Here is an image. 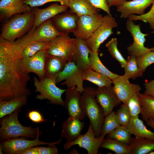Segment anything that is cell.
<instances>
[{"instance_id":"7402d4cb","label":"cell","mask_w":154,"mask_h":154,"mask_svg":"<svg viewBox=\"0 0 154 154\" xmlns=\"http://www.w3.org/2000/svg\"><path fill=\"white\" fill-rule=\"evenodd\" d=\"M81 121L69 117L62 124L61 137L65 138L68 142L76 139L81 135V132L84 126V121Z\"/></svg>"},{"instance_id":"5b68a950","label":"cell","mask_w":154,"mask_h":154,"mask_svg":"<svg viewBox=\"0 0 154 154\" xmlns=\"http://www.w3.org/2000/svg\"><path fill=\"white\" fill-rule=\"evenodd\" d=\"M33 80L35 92L39 93L36 96L37 99H47L49 101L50 104L64 106V102L62 95L66 89H61L57 87L56 85V79L44 77L38 79L34 77Z\"/></svg>"},{"instance_id":"ab89813d","label":"cell","mask_w":154,"mask_h":154,"mask_svg":"<svg viewBox=\"0 0 154 154\" xmlns=\"http://www.w3.org/2000/svg\"><path fill=\"white\" fill-rule=\"evenodd\" d=\"M130 19L132 21L141 20L145 23H148L151 28L154 30V0L150 10L141 15H131Z\"/></svg>"},{"instance_id":"f907efd6","label":"cell","mask_w":154,"mask_h":154,"mask_svg":"<svg viewBox=\"0 0 154 154\" xmlns=\"http://www.w3.org/2000/svg\"><path fill=\"white\" fill-rule=\"evenodd\" d=\"M32 148V147H31ZM31 150H32V154H33V153H32V149H31Z\"/></svg>"},{"instance_id":"4316f807","label":"cell","mask_w":154,"mask_h":154,"mask_svg":"<svg viewBox=\"0 0 154 154\" xmlns=\"http://www.w3.org/2000/svg\"><path fill=\"white\" fill-rule=\"evenodd\" d=\"M27 96L15 97L8 100L0 101V119L21 109L27 102Z\"/></svg>"},{"instance_id":"d4e9b609","label":"cell","mask_w":154,"mask_h":154,"mask_svg":"<svg viewBox=\"0 0 154 154\" xmlns=\"http://www.w3.org/2000/svg\"><path fill=\"white\" fill-rule=\"evenodd\" d=\"M131 135L138 138H145L154 140V132L148 129L138 116L131 117L126 125Z\"/></svg>"},{"instance_id":"277c9868","label":"cell","mask_w":154,"mask_h":154,"mask_svg":"<svg viewBox=\"0 0 154 154\" xmlns=\"http://www.w3.org/2000/svg\"><path fill=\"white\" fill-rule=\"evenodd\" d=\"M96 89L85 88L81 95V103L85 116L89 119L96 137L101 135L105 117L102 109L97 102L95 95Z\"/></svg>"},{"instance_id":"6da1fadb","label":"cell","mask_w":154,"mask_h":154,"mask_svg":"<svg viewBox=\"0 0 154 154\" xmlns=\"http://www.w3.org/2000/svg\"><path fill=\"white\" fill-rule=\"evenodd\" d=\"M21 53L0 42V101L31 94L27 86L29 74L24 71L19 64Z\"/></svg>"},{"instance_id":"83f0119b","label":"cell","mask_w":154,"mask_h":154,"mask_svg":"<svg viewBox=\"0 0 154 154\" xmlns=\"http://www.w3.org/2000/svg\"><path fill=\"white\" fill-rule=\"evenodd\" d=\"M71 11L79 17L99 13V10L88 0H69L68 5Z\"/></svg>"},{"instance_id":"484cf974","label":"cell","mask_w":154,"mask_h":154,"mask_svg":"<svg viewBox=\"0 0 154 154\" xmlns=\"http://www.w3.org/2000/svg\"><path fill=\"white\" fill-rule=\"evenodd\" d=\"M154 151V140L135 137L128 145V154H148Z\"/></svg>"},{"instance_id":"60d3db41","label":"cell","mask_w":154,"mask_h":154,"mask_svg":"<svg viewBox=\"0 0 154 154\" xmlns=\"http://www.w3.org/2000/svg\"><path fill=\"white\" fill-rule=\"evenodd\" d=\"M116 113L121 125L126 126L131 117L127 106L123 104H121Z\"/></svg>"},{"instance_id":"e0dca14e","label":"cell","mask_w":154,"mask_h":154,"mask_svg":"<svg viewBox=\"0 0 154 154\" xmlns=\"http://www.w3.org/2000/svg\"><path fill=\"white\" fill-rule=\"evenodd\" d=\"M79 17L70 10L59 14L51 19L56 29L64 34L73 33L77 26Z\"/></svg>"},{"instance_id":"bcb514c9","label":"cell","mask_w":154,"mask_h":154,"mask_svg":"<svg viewBox=\"0 0 154 154\" xmlns=\"http://www.w3.org/2000/svg\"><path fill=\"white\" fill-rule=\"evenodd\" d=\"M145 91L144 93L154 97V79L144 84Z\"/></svg>"},{"instance_id":"3957f363","label":"cell","mask_w":154,"mask_h":154,"mask_svg":"<svg viewBox=\"0 0 154 154\" xmlns=\"http://www.w3.org/2000/svg\"><path fill=\"white\" fill-rule=\"evenodd\" d=\"M34 21L32 11L14 15L3 25L0 38L14 41L27 34L33 26Z\"/></svg>"},{"instance_id":"e575fe53","label":"cell","mask_w":154,"mask_h":154,"mask_svg":"<svg viewBox=\"0 0 154 154\" xmlns=\"http://www.w3.org/2000/svg\"><path fill=\"white\" fill-rule=\"evenodd\" d=\"M49 42L47 41H38L30 43L23 50L21 54V58L31 57L41 50H47Z\"/></svg>"},{"instance_id":"7dc6e473","label":"cell","mask_w":154,"mask_h":154,"mask_svg":"<svg viewBox=\"0 0 154 154\" xmlns=\"http://www.w3.org/2000/svg\"><path fill=\"white\" fill-rule=\"evenodd\" d=\"M128 0H107L108 3L110 8L113 6L117 7L121 5Z\"/></svg>"},{"instance_id":"816d5d0a","label":"cell","mask_w":154,"mask_h":154,"mask_svg":"<svg viewBox=\"0 0 154 154\" xmlns=\"http://www.w3.org/2000/svg\"><path fill=\"white\" fill-rule=\"evenodd\" d=\"M128 1H131V0H128Z\"/></svg>"},{"instance_id":"d590c367","label":"cell","mask_w":154,"mask_h":154,"mask_svg":"<svg viewBox=\"0 0 154 154\" xmlns=\"http://www.w3.org/2000/svg\"><path fill=\"white\" fill-rule=\"evenodd\" d=\"M120 125L116 112L113 111L105 117L101 134L105 136Z\"/></svg>"},{"instance_id":"c3c4849f","label":"cell","mask_w":154,"mask_h":154,"mask_svg":"<svg viewBox=\"0 0 154 154\" xmlns=\"http://www.w3.org/2000/svg\"><path fill=\"white\" fill-rule=\"evenodd\" d=\"M147 125L154 129V121L151 119H149L146 121Z\"/></svg>"},{"instance_id":"b9f144b4","label":"cell","mask_w":154,"mask_h":154,"mask_svg":"<svg viewBox=\"0 0 154 154\" xmlns=\"http://www.w3.org/2000/svg\"><path fill=\"white\" fill-rule=\"evenodd\" d=\"M69 0H24V3L31 8L41 6L45 3L52 2H59L62 5L68 6Z\"/></svg>"},{"instance_id":"ffe728a7","label":"cell","mask_w":154,"mask_h":154,"mask_svg":"<svg viewBox=\"0 0 154 154\" xmlns=\"http://www.w3.org/2000/svg\"><path fill=\"white\" fill-rule=\"evenodd\" d=\"M68 7L67 5L55 3L44 9L32 8V11L35 16L34 26L36 28L38 27L43 23L56 15L67 11Z\"/></svg>"},{"instance_id":"ba28073f","label":"cell","mask_w":154,"mask_h":154,"mask_svg":"<svg viewBox=\"0 0 154 154\" xmlns=\"http://www.w3.org/2000/svg\"><path fill=\"white\" fill-rule=\"evenodd\" d=\"M118 24L116 19L108 15L103 16L102 23L92 35L85 40L86 43L92 51L98 52L100 45L113 34L112 29L117 27Z\"/></svg>"},{"instance_id":"cb8c5ba5","label":"cell","mask_w":154,"mask_h":154,"mask_svg":"<svg viewBox=\"0 0 154 154\" xmlns=\"http://www.w3.org/2000/svg\"><path fill=\"white\" fill-rule=\"evenodd\" d=\"M64 34L56 29L50 19L36 28L33 33V38L35 41L49 42L56 37Z\"/></svg>"},{"instance_id":"4fadbf2b","label":"cell","mask_w":154,"mask_h":154,"mask_svg":"<svg viewBox=\"0 0 154 154\" xmlns=\"http://www.w3.org/2000/svg\"><path fill=\"white\" fill-rule=\"evenodd\" d=\"M114 91L119 100L126 105L130 99L140 93L141 88L138 84L130 83L123 75L112 80Z\"/></svg>"},{"instance_id":"f35d334b","label":"cell","mask_w":154,"mask_h":154,"mask_svg":"<svg viewBox=\"0 0 154 154\" xmlns=\"http://www.w3.org/2000/svg\"><path fill=\"white\" fill-rule=\"evenodd\" d=\"M136 60L139 69L143 73L148 67L154 63V51H150L141 56L136 57Z\"/></svg>"},{"instance_id":"d6a6232c","label":"cell","mask_w":154,"mask_h":154,"mask_svg":"<svg viewBox=\"0 0 154 154\" xmlns=\"http://www.w3.org/2000/svg\"><path fill=\"white\" fill-rule=\"evenodd\" d=\"M108 138L116 139L123 144L129 145L132 137L126 126L120 125L107 134Z\"/></svg>"},{"instance_id":"f6af8a7d","label":"cell","mask_w":154,"mask_h":154,"mask_svg":"<svg viewBox=\"0 0 154 154\" xmlns=\"http://www.w3.org/2000/svg\"><path fill=\"white\" fill-rule=\"evenodd\" d=\"M27 117L31 121L37 123H41L46 120L39 112L36 110L29 111Z\"/></svg>"},{"instance_id":"52a82bcc","label":"cell","mask_w":154,"mask_h":154,"mask_svg":"<svg viewBox=\"0 0 154 154\" xmlns=\"http://www.w3.org/2000/svg\"><path fill=\"white\" fill-rule=\"evenodd\" d=\"M84 71L70 60L56 79V83L65 80L60 85H66L68 89L76 88V90L82 94L84 89L83 78Z\"/></svg>"},{"instance_id":"7a4b0ae2","label":"cell","mask_w":154,"mask_h":154,"mask_svg":"<svg viewBox=\"0 0 154 154\" xmlns=\"http://www.w3.org/2000/svg\"><path fill=\"white\" fill-rule=\"evenodd\" d=\"M21 109H18L7 116L1 119L0 138L3 141L19 137L35 139L39 128H32L23 125L18 118Z\"/></svg>"},{"instance_id":"8d00e7d4","label":"cell","mask_w":154,"mask_h":154,"mask_svg":"<svg viewBox=\"0 0 154 154\" xmlns=\"http://www.w3.org/2000/svg\"><path fill=\"white\" fill-rule=\"evenodd\" d=\"M117 44V38H114L106 44L105 46L107 48L112 57L119 63L122 68H124L127 61L119 50Z\"/></svg>"},{"instance_id":"8992f818","label":"cell","mask_w":154,"mask_h":154,"mask_svg":"<svg viewBox=\"0 0 154 154\" xmlns=\"http://www.w3.org/2000/svg\"><path fill=\"white\" fill-rule=\"evenodd\" d=\"M41 133L39 128L36 138L33 140H29L23 137L12 138L2 141L0 146L3 153L20 154L23 151L33 147L43 145L52 146L59 144L62 141L61 137L58 141L52 143H46L43 141H40L39 137Z\"/></svg>"},{"instance_id":"f546056e","label":"cell","mask_w":154,"mask_h":154,"mask_svg":"<svg viewBox=\"0 0 154 154\" xmlns=\"http://www.w3.org/2000/svg\"><path fill=\"white\" fill-rule=\"evenodd\" d=\"M138 95L142 107V119L145 121L149 119L154 121V97L144 93Z\"/></svg>"},{"instance_id":"74e56055","label":"cell","mask_w":154,"mask_h":154,"mask_svg":"<svg viewBox=\"0 0 154 154\" xmlns=\"http://www.w3.org/2000/svg\"><path fill=\"white\" fill-rule=\"evenodd\" d=\"M127 106L131 117L138 116L142 112V107L138 94H135L128 102Z\"/></svg>"},{"instance_id":"681fc988","label":"cell","mask_w":154,"mask_h":154,"mask_svg":"<svg viewBox=\"0 0 154 154\" xmlns=\"http://www.w3.org/2000/svg\"><path fill=\"white\" fill-rule=\"evenodd\" d=\"M148 154H154V151L150 152Z\"/></svg>"},{"instance_id":"9c48e42d","label":"cell","mask_w":154,"mask_h":154,"mask_svg":"<svg viewBox=\"0 0 154 154\" xmlns=\"http://www.w3.org/2000/svg\"><path fill=\"white\" fill-rule=\"evenodd\" d=\"M140 25V24H135L133 21L128 19L126 23V29L130 33L133 38V43L127 47V51L130 55L136 57L141 56L150 51H154V47L149 48L144 46L146 40L145 37L148 34L141 32Z\"/></svg>"},{"instance_id":"5bb4252c","label":"cell","mask_w":154,"mask_h":154,"mask_svg":"<svg viewBox=\"0 0 154 154\" xmlns=\"http://www.w3.org/2000/svg\"><path fill=\"white\" fill-rule=\"evenodd\" d=\"M95 95L105 117L111 113L114 108L120 105L121 102L115 94L112 85L98 87L95 90Z\"/></svg>"},{"instance_id":"30bf717a","label":"cell","mask_w":154,"mask_h":154,"mask_svg":"<svg viewBox=\"0 0 154 154\" xmlns=\"http://www.w3.org/2000/svg\"><path fill=\"white\" fill-rule=\"evenodd\" d=\"M76 41V38H71L69 35L57 36L49 42L47 53L63 57L68 62L71 60Z\"/></svg>"},{"instance_id":"4dcf8cb0","label":"cell","mask_w":154,"mask_h":154,"mask_svg":"<svg viewBox=\"0 0 154 154\" xmlns=\"http://www.w3.org/2000/svg\"><path fill=\"white\" fill-rule=\"evenodd\" d=\"M83 78L84 80L90 81L99 87L110 86L112 84V80L90 68L84 71Z\"/></svg>"},{"instance_id":"603a6c76","label":"cell","mask_w":154,"mask_h":154,"mask_svg":"<svg viewBox=\"0 0 154 154\" xmlns=\"http://www.w3.org/2000/svg\"><path fill=\"white\" fill-rule=\"evenodd\" d=\"M68 62L63 57L48 54L45 62L44 76L56 79Z\"/></svg>"},{"instance_id":"836d02e7","label":"cell","mask_w":154,"mask_h":154,"mask_svg":"<svg viewBox=\"0 0 154 154\" xmlns=\"http://www.w3.org/2000/svg\"><path fill=\"white\" fill-rule=\"evenodd\" d=\"M128 145L116 139L107 138L104 139L100 147L110 150L117 154H128Z\"/></svg>"},{"instance_id":"2e32d148","label":"cell","mask_w":154,"mask_h":154,"mask_svg":"<svg viewBox=\"0 0 154 154\" xmlns=\"http://www.w3.org/2000/svg\"><path fill=\"white\" fill-rule=\"evenodd\" d=\"M64 102L69 117L81 120L84 118L85 115L81 105V94L76 88L66 89Z\"/></svg>"},{"instance_id":"8fae6325","label":"cell","mask_w":154,"mask_h":154,"mask_svg":"<svg viewBox=\"0 0 154 154\" xmlns=\"http://www.w3.org/2000/svg\"><path fill=\"white\" fill-rule=\"evenodd\" d=\"M104 137L101 134L99 137H96L93 128L90 125L86 133L81 134L72 142H66L64 145V148L68 150L72 146L77 145L80 147L86 149L88 154H97Z\"/></svg>"},{"instance_id":"ac0fdd59","label":"cell","mask_w":154,"mask_h":154,"mask_svg":"<svg viewBox=\"0 0 154 154\" xmlns=\"http://www.w3.org/2000/svg\"><path fill=\"white\" fill-rule=\"evenodd\" d=\"M76 43L70 60L84 70L90 68L89 56L91 50L86 40L76 37Z\"/></svg>"},{"instance_id":"7bdbcfd3","label":"cell","mask_w":154,"mask_h":154,"mask_svg":"<svg viewBox=\"0 0 154 154\" xmlns=\"http://www.w3.org/2000/svg\"><path fill=\"white\" fill-rule=\"evenodd\" d=\"M34 154H58V149L55 145L48 147L34 146Z\"/></svg>"},{"instance_id":"f1b7e54d","label":"cell","mask_w":154,"mask_h":154,"mask_svg":"<svg viewBox=\"0 0 154 154\" xmlns=\"http://www.w3.org/2000/svg\"><path fill=\"white\" fill-rule=\"evenodd\" d=\"M90 68L112 80L119 75L108 70L101 62L98 56V52L91 50L89 56Z\"/></svg>"},{"instance_id":"ee69618b","label":"cell","mask_w":154,"mask_h":154,"mask_svg":"<svg viewBox=\"0 0 154 154\" xmlns=\"http://www.w3.org/2000/svg\"><path fill=\"white\" fill-rule=\"evenodd\" d=\"M95 7L100 9L105 12L108 15H112L107 0H88Z\"/></svg>"},{"instance_id":"1f68e13d","label":"cell","mask_w":154,"mask_h":154,"mask_svg":"<svg viewBox=\"0 0 154 154\" xmlns=\"http://www.w3.org/2000/svg\"><path fill=\"white\" fill-rule=\"evenodd\" d=\"M126 61L124 68L125 73L123 75L126 78L128 79L131 78L134 80L142 76L143 73L138 67L136 56L129 55Z\"/></svg>"},{"instance_id":"9a60e30c","label":"cell","mask_w":154,"mask_h":154,"mask_svg":"<svg viewBox=\"0 0 154 154\" xmlns=\"http://www.w3.org/2000/svg\"><path fill=\"white\" fill-rule=\"evenodd\" d=\"M48 54L47 50H43L31 57L21 58L19 61L20 66L25 72L33 73L39 78H43L45 77V62Z\"/></svg>"},{"instance_id":"44dd1931","label":"cell","mask_w":154,"mask_h":154,"mask_svg":"<svg viewBox=\"0 0 154 154\" xmlns=\"http://www.w3.org/2000/svg\"><path fill=\"white\" fill-rule=\"evenodd\" d=\"M32 11L24 0H1L0 15L3 18L8 19L15 15L29 12Z\"/></svg>"},{"instance_id":"d6986e66","label":"cell","mask_w":154,"mask_h":154,"mask_svg":"<svg viewBox=\"0 0 154 154\" xmlns=\"http://www.w3.org/2000/svg\"><path fill=\"white\" fill-rule=\"evenodd\" d=\"M153 0H132L127 1L117 7L116 11L120 13V18H126L131 15H141L145 14V10L152 4Z\"/></svg>"},{"instance_id":"7c38bea8","label":"cell","mask_w":154,"mask_h":154,"mask_svg":"<svg viewBox=\"0 0 154 154\" xmlns=\"http://www.w3.org/2000/svg\"><path fill=\"white\" fill-rule=\"evenodd\" d=\"M103 17L99 13L79 17L77 26L73 33L76 37L86 40L90 37L102 22Z\"/></svg>"}]
</instances>
